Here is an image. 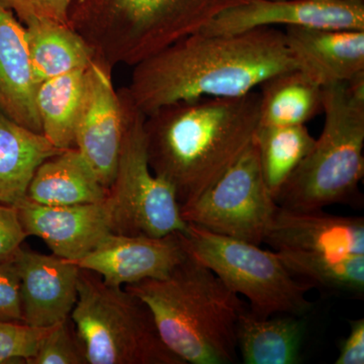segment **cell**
<instances>
[{"mask_svg":"<svg viewBox=\"0 0 364 364\" xmlns=\"http://www.w3.org/2000/svg\"><path fill=\"white\" fill-rule=\"evenodd\" d=\"M298 68L284 33L267 26L232 35L198 32L133 66L126 90L146 117L203 97H240L280 72Z\"/></svg>","mask_w":364,"mask_h":364,"instance_id":"cell-1","label":"cell"},{"mask_svg":"<svg viewBox=\"0 0 364 364\" xmlns=\"http://www.w3.org/2000/svg\"><path fill=\"white\" fill-rule=\"evenodd\" d=\"M259 122L255 90L164 105L144 123L150 168L174 188L181 205L191 202L248 149Z\"/></svg>","mask_w":364,"mask_h":364,"instance_id":"cell-2","label":"cell"},{"mask_svg":"<svg viewBox=\"0 0 364 364\" xmlns=\"http://www.w3.org/2000/svg\"><path fill=\"white\" fill-rule=\"evenodd\" d=\"M149 309L163 343L184 363L232 364L246 306L210 268L186 253L161 279L124 287Z\"/></svg>","mask_w":364,"mask_h":364,"instance_id":"cell-3","label":"cell"},{"mask_svg":"<svg viewBox=\"0 0 364 364\" xmlns=\"http://www.w3.org/2000/svg\"><path fill=\"white\" fill-rule=\"evenodd\" d=\"M247 0H73L69 26L109 70L135 66Z\"/></svg>","mask_w":364,"mask_h":364,"instance_id":"cell-4","label":"cell"},{"mask_svg":"<svg viewBox=\"0 0 364 364\" xmlns=\"http://www.w3.org/2000/svg\"><path fill=\"white\" fill-rule=\"evenodd\" d=\"M324 127L277 198L280 208L320 210L352 203L364 176V73L323 86Z\"/></svg>","mask_w":364,"mask_h":364,"instance_id":"cell-5","label":"cell"},{"mask_svg":"<svg viewBox=\"0 0 364 364\" xmlns=\"http://www.w3.org/2000/svg\"><path fill=\"white\" fill-rule=\"evenodd\" d=\"M87 364H186L163 343L148 306L80 268L70 314Z\"/></svg>","mask_w":364,"mask_h":364,"instance_id":"cell-6","label":"cell"},{"mask_svg":"<svg viewBox=\"0 0 364 364\" xmlns=\"http://www.w3.org/2000/svg\"><path fill=\"white\" fill-rule=\"evenodd\" d=\"M124 133L119 159L104 200L112 233L159 237L182 233L188 223L168 182L153 173L148 162L146 116L132 102L126 87L117 90Z\"/></svg>","mask_w":364,"mask_h":364,"instance_id":"cell-7","label":"cell"},{"mask_svg":"<svg viewBox=\"0 0 364 364\" xmlns=\"http://www.w3.org/2000/svg\"><path fill=\"white\" fill-rule=\"evenodd\" d=\"M178 236L184 251L210 268L234 293L247 298L251 312L258 317L280 314L304 317L312 309L306 298L311 287L296 279L274 251L193 224Z\"/></svg>","mask_w":364,"mask_h":364,"instance_id":"cell-8","label":"cell"},{"mask_svg":"<svg viewBox=\"0 0 364 364\" xmlns=\"http://www.w3.org/2000/svg\"><path fill=\"white\" fill-rule=\"evenodd\" d=\"M277 205L261 173L254 142L217 181L181 205L188 224L261 245Z\"/></svg>","mask_w":364,"mask_h":364,"instance_id":"cell-9","label":"cell"},{"mask_svg":"<svg viewBox=\"0 0 364 364\" xmlns=\"http://www.w3.org/2000/svg\"><path fill=\"white\" fill-rule=\"evenodd\" d=\"M277 26L364 30V0H247L225 9L200 32L232 35Z\"/></svg>","mask_w":364,"mask_h":364,"instance_id":"cell-10","label":"cell"},{"mask_svg":"<svg viewBox=\"0 0 364 364\" xmlns=\"http://www.w3.org/2000/svg\"><path fill=\"white\" fill-rule=\"evenodd\" d=\"M111 70L93 61L86 69L85 90L76 124L74 148L95 170L105 188L111 186L124 133L123 109Z\"/></svg>","mask_w":364,"mask_h":364,"instance_id":"cell-11","label":"cell"},{"mask_svg":"<svg viewBox=\"0 0 364 364\" xmlns=\"http://www.w3.org/2000/svg\"><path fill=\"white\" fill-rule=\"evenodd\" d=\"M186 256L178 233L159 238L111 233L75 263L97 273L105 284L124 287L165 279Z\"/></svg>","mask_w":364,"mask_h":364,"instance_id":"cell-12","label":"cell"},{"mask_svg":"<svg viewBox=\"0 0 364 364\" xmlns=\"http://www.w3.org/2000/svg\"><path fill=\"white\" fill-rule=\"evenodd\" d=\"M13 260L20 279L21 322L47 328L70 317L80 272L74 261L23 247Z\"/></svg>","mask_w":364,"mask_h":364,"instance_id":"cell-13","label":"cell"},{"mask_svg":"<svg viewBox=\"0 0 364 364\" xmlns=\"http://www.w3.org/2000/svg\"><path fill=\"white\" fill-rule=\"evenodd\" d=\"M16 208L28 237H38L53 254L74 262L112 233L104 202L53 207L26 198Z\"/></svg>","mask_w":364,"mask_h":364,"instance_id":"cell-14","label":"cell"},{"mask_svg":"<svg viewBox=\"0 0 364 364\" xmlns=\"http://www.w3.org/2000/svg\"><path fill=\"white\" fill-rule=\"evenodd\" d=\"M264 243L273 251L364 255V220L320 210L277 208Z\"/></svg>","mask_w":364,"mask_h":364,"instance_id":"cell-15","label":"cell"},{"mask_svg":"<svg viewBox=\"0 0 364 364\" xmlns=\"http://www.w3.org/2000/svg\"><path fill=\"white\" fill-rule=\"evenodd\" d=\"M284 37L299 70L322 86L364 73V30L289 26Z\"/></svg>","mask_w":364,"mask_h":364,"instance_id":"cell-16","label":"cell"},{"mask_svg":"<svg viewBox=\"0 0 364 364\" xmlns=\"http://www.w3.org/2000/svg\"><path fill=\"white\" fill-rule=\"evenodd\" d=\"M37 85L25 26L0 6V112L16 123L42 133L36 107Z\"/></svg>","mask_w":364,"mask_h":364,"instance_id":"cell-17","label":"cell"},{"mask_svg":"<svg viewBox=\"0 0 364 364\" xmlns=\"http://www.w3.org/2000/svg\"><path fill=\"white\" fill-rule=\"evenodd\" d=\"M107 188L76 148L62 151L36 170L26 198L40 205H63L100 203Z\"/></svg>","mask_w":364,"mask_h":364,"instance_id":"cell-18","label":"cell"},{"mask_svg":"<svg viewBox=\"0 0 364 364\" xmlns=\"http://www.w3.org/2000/svg\"><path fill=\"white\" fill-rule=\"evenodd\" d=\"M62 151L0 112V203L16 207L23 202L38 167Z\"/></svg>","mask_w":364,"mask_h":364,"instance_id":"cell-19","label":"cell"},{"mask_svg":"<svg viewBox=\"0 0 364 364\" xmlns=\"http://www.w3.org/2000/svg\"><path fill=\"white\" fill-rule=\"evenodd\" d=\"M305 332L301 316L258 317L245 309L237 325V348L245 364H296Z\"/></svg>","mask_w":364,"mask_h":364,"instance_id":"cell-20","label":"cell"},{"mask_svg":"<svg viewBox=\"0 0 364 364\" xmlns=\"http://www.w3.org/2000/svg\"><path fill=\"white\" fill-rule=\"evenodd\" d=\"M33 78L39 85L68 72L86 69L95 53L69 25L48 20H32L25 25Z\"/></svg>","mask_w":364,"mask_h":364,"instance_id":"cell-21","label":"cell"},{"mask_svg":"<svg viewBox=\"0 0 364 364\" xmlns=\"http://www.w3.org/2000/svg\"><path fill=\"white\" fill-rule=\"evenodd\" d=\"M259 87V124L298 126L323 114V86L298 68L275 74Z\"/></svg>","mask_w":364,"mask_h":364,"instance_id":"cell-22","label":"cell"},{"mask_svg":"<svg viewBox=\"0 0 364 364\" xmlns=\"http://www.w3.org/2000/svg\"><path fill=\"white\" fill-rule=\"evenodd\" d=\"M86 69L47 79L36 90L42 134L61 150L74 148L76 124L85 95Z\"/></svg>","mask_w":364,"mask_h":364,"instance_id":"cell-23","label":"cell"},{"mask_svg":"<svg viewBox=\"0 0 364 364\" xmlns=\"http://www.w3.org/2000/svg\"><path fill=\"white\" fill-rule=\"evenodd\" d=\"M315 140L306 124L258 126L253 142L261 173L274 200L312 149Z\"/></svg>","mask_w":364,"mask_h":364,"instance_id":"cell-24","label":"cell"},{"mask_svg":"<svg viewBox=\"0 0 364 364\" xmlns=\"http://www.w3.org/2000/svg\"><path fill=\"white\" fill-rule=\"evenodd\" d=\"M294 277L311 287L363 296L364 255L337 256L303 251H274Z\"/></svg>","mask_w":364,"mask_h":364,"instance_id":"cell-25","label":"cell"},{"mask_svg":"<svg viewBox=\"0 0 364 364\" xmlns=\"http://www.w3.org/2000/svg\"><path fill=\"white\" fill-rule=\"evenodd\" d=\"M28 364H87L70 317L50 327Z\"/></svg>","mask_w":364,"mask_h":364,"instance_id":"cell-26","label":"cell"},{"mask_svg":"<svg viewBox=\"0 0 364 364\" xmlns=\"http://www.w3.org/2000/svg\"><path fill=\"white\" fill-rule=\"evenodd\" d=\"M49 329L0 318V364L28 363Z\"/></svg>","mask_w":364,"mask_h":364,"instance_id":"cell-27","label":"cell"},{"mask_svg":"<svg viewBox=\"0 0 364 364\" xmlns=\"http://www.w3.org/2000/svg\"><path fill=\"white\" fill-rule=\"evenodd\" d=\"M73 0H0V6L11 11L23 23L48 20L69 25V11Z\"/></svg>","mask_w":364,"mask_h":364,"instance_id":"cell-28","label":"cell"},{"mask_svg":"<svg viewBox=\"0 0 364 364\" xmlns=\"http://www.w3.org/2000/svg\"><path fill=\"white\" fill-rule=\"evenodd\" d=\"M0 318L21 322L20 279L13 257L0 262Z\"/></svg>","mask_w":364,"mask_h":364,"instance_id":"cell-29","label":"cell"},{"mask_svg":"<svg viewBox=\"0 0 364 364\" xmlns=\"http://www.w3.org/2000/svg\"><path fill=\"white\" fill-rule=\"evenodd\" d=\"M26 238L16 208L0 203V262L14 257Z\"/></svg>","mask_w":364,"mask_h":364,"instance_id":"cell-30","label":"cell"},{"mask_svg":"<svg viewBox=\"0 0 364 364\" xmlns=\"http://www.w3.org/2000/svg\"><path fill=\"white\" fill-rule=\"evenodd\" d=\"M336 364L364 363V318L350 321V331L340 345Z\"/></svg>","mask_w":364,"mask_h":364,"instance_id":"cell-31","label":"cell"}]
</instances>
